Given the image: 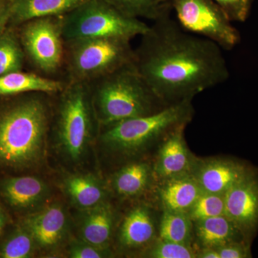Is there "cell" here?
<instances>
[{"instance_id":"cell-1","label":"cell","mask_w":258,"mask_h":258,"mask_svg":"<svg viewBox=\"0 0 258 258\" xmlns=\"http://www.w3.org/2000/svg\"><path fill=\"white\" fill-rule=\"evenodd\" d=\"M171 11L154 20L134 49V64L166 106L225 83L230 72L222 49L186 31Z\"/></svg>"},{"instance_id":"cell-2","label":"cell","mask_w":258,"mask_h":258,"mask_svg":"<svg viewBox=\"0 0 258 258\" xmlns=\"http://www.w3.org/2000/svg\"><path fill=\"white\" fill-rule=\"evenodd\" d=\"M0 103V171L23 174L45 165L54 95L32 92Z\"/></svg>"},{"instance_id":"cell-3","label":"cell","mask_w":258,"mask_h":258,"mask_svg":"<svg viewBox=\"0 0 258 258\" xmlns=\"http://www.w3.org/2000/svg\"><path fill=\"white\" fill-rule=\"evenodd\" d=\"M100 130L88 83L67 82L54 95L50 139L57 155L71 167L83 166Z\"/></svg>"},{"instance_id":"cell-4","label":"cell","mask_w":258,"mask_h":258,"mask_svg":"<svg viewBox=\"0 0 258 258\" xmlns=\"http://www.w3.org/2000/svg\"><path fill=\"white\" fill-rule=\"evenodd\" d=\"M88 84L101 127L152 114L167 106L153 91L134 63Z\"/></svg>"},{"instance_id":"cell-5","label":"cell","mask_w":258,"mask_h":258,"mask_svg":"<svg viewBox=\"0 0 258 258\" xmlns=\"http://www.w3.org/2000/svg\"><path fill=\"white\" fill-rule=\"evenodd\" d=\"M191 100L169 105L152 114L101 127L98 141L107 153L128 157L161 142L174 129L192 118Z\"/></svg>"},{"instance_id":"cell-6","label":"cell","mask_w":258,"mask_h":258,"mask_svg":"<svg viewBox=\"0 0 258 258\" xmlns=\"http://www.w3.org/2000/svg\"><path fill=\"white\" fill-rule=\"evenodd\" d=\"M131 40L92 38L64 42L63 80L88 83L134 63Z\"/></svg>"},{"instance_id":"cell-7","label":"cell","mask_w":258,"mask_h":258,"mask_svg":"<svg viewBox=\"0 0 258 258\" xmlns=\"http://www.w3.org/2000/svg\"><path fill=\"white\" fill-rule=\"evenodd\" d=\"M149 25L131 18L106 0H87L63 16L64 42L92 38L132 39L144 35Z\"/></svg>"},{"instance_id":"cell-8","label":"cell","mask_w":258,"mask_h":258,"mask_svg":"<svg viewBox=\"0 0 258 258\" xmlns=\"http://www.w3.org/2000/svg\"><path fill=\"white\" fill-rule=\"evenodd\" d=\"M17 28L26 59L37 74L60 79L64 60L63 16L33 19Z\"/></svg>"},{"instance_id":"cell-9","label":"cell","mask_w":258,"mask_h":258,"mask_svg":"<svg viewBox=\"0 0 258 258\" xmlns=\"http://www.w3.org/2000/svg\"><path fill=\"white\" fill-rule=\"evenodd\" d=\"M178 23L186 31L230 50L240 42V34L212 0H170Z\"/></svg>"},{"instance_id":"cell-10","label":"cell","mask_w":258,"mask_h":258,"mask_svg":"<svg viewBox=\"0 0 258 258\" xmlns=\"http://www.w3.org/2000/svg\"><path fill=\"white\" fill-rule=\"evenodd\" d=\"M21 222L31 232L39 252L54 253L69 243L72 222L62 202H49L37 211L23 217Z\"/></svg>"},{"instance_id":"cell-11","label":"cell","mask_w":258,"mask_h":258,"mask_svg":"<svg viewBox=\"0 0 258 258\" xmlns=\"http://www.w3.org/2000/svg\"><path fill=\"white\" fill-rule=\"evenodd\" d=\"M225 215L250 242L258 230V175L254 170L225 194Z\"/></svg>"},{"instance_id":"cell-12","label":"cell","mask_w":258,"mask_h":258,"mask_svg":"<svg viewBox=\"0 0 258 258\" xmlns=\"http://www.w3.org/2000/svg\"><path fill=\"white\" fill-rule=\"evenodd\" d=\"M51 195L50 185L40 176L25 174L0 180V197L10 209L23 217L47 205Z\"/></svg>"},{"instance_id":"cell-13","label":"cell","mask_w":258,"mask_h":258,"mask_svg":"<svg viewBox=\"0 0 258 258\" xmlns=\"http://www.w3.org/2000/svg\"><path fill=\"white\" fill-rule=\"evenodd\" d=\"M253 170L235 159L211 158L197 159L191 174L203 192L225 195Z\"/></svg>"},{"instance_id":"cell-14","label":"cell","mask_w":258,"mask_h":258,"mask_svg":"<svg viewBox=\"0 0 258 258\" xmlns=\"http://www.w3.org/2000/svg\"><path fill=\"white\" fill-rule=\"evenodd\" d=\"M186 125L174 129L160 142L156 160L152 164L157 181L191 174L198 158L191 154L185 142Z\"/></svg>"},{"instance_id":"cell-15","label":"cell","mask_w":258,"mask_h":258,"mask_svg":"<svg viewBox=\"0 0 258 258\" xmlns=\"http://www.w3.org/2000/svg\"><path fill=\"white\" fill-rule=\"evenodd\" d=\"M159 237V226L152 208L146 204L131 209L120 222L117 240L120 249L125 252L141 253Z\"/></svg>"},{"instance_id":"cell-16","label":"cell","mask_w":258,"mask_h":258,"mask_svg":"<svg viewBox=\"0 0 258 258\" xmlns=\"http://www.w3.org/2000/svg\"><path fill=\"white\" fill-rule=\"evenodd\" d=\"M60 188L70 203L79 211L109 202L108 186L92 173L75 171L67 174L61 181Z\"/></svg>"},{"instance_id":"cell-17","label":"cell","mask_w":258,"mask_h":258,"mask_svg":"<svg viewBox=\"0 0 258 258\" xmlns=\"http://www.w3.org/2000/svg\"><path fill=\"white\" fill-rule=\"evenodd\" d=\"M78 235L83 241L102 247H110L117 225V213L109 202L79 211Z\"/></svg>"},{"instance_id":"cell-18","label":"cell","mask_w":258,"mask_h":258,"mask_svg":"<svg viewBox=\"0 0 258 258\" xmlns=\"http://www.w3.org/2000/svg\"><path fill=\"white\" fill-rule=\"evenodd\" d=\"M154 181L153 164L147 161H134L115 171L107 186L118 198L132 200L147 192Z\"/></svg>"},{"instance_id":"cell-19","label":"cell","mask_w":258,"mask_h":258,"mask_svg":"<svg viewBox=\"0 0 258 258\" xmlns=\"http://www.w3.org/2000/svg\"><path fill=\"white\" fill-rule=\"evenodd\" d=\"M203 191L192 174L159 181L157 195L163 210L188 213Z\"/></svg>"},{"instance_id":"cell-20","label":"cell","mask_w":258,"mask_h":258,"mask_svg":"<svg viewBox=\"0 0 258 258\" xmlns=\"http://www.w3.org/2000/svg\"><path fill=\"white\" fill-rule=\"evenodd\" d=\"M87 0H10L8 26L17 28L33 19L64 16Z\"/></svg>"},{"instance_id":"cell-21","label":"cell","mask_w":258,"mask_h":258,"mask_svg":"<svg viewBox=\"0 0 258 258\" xmlns=\"http://www.w3.org/2000/svg\"><path fill=\"white\" fill-rule=\"evenodd\" d=\"M66 83L63 80L52 79L37 73L17 71L0 76V97L32 92L55 95L63 89Z\"/></svg>"},{"instance_id":"cell-22","label":"cell","mask_w":258,"mask_h":258,"mask_svg":"<svg viewBox=\"0 0 258 258\" xmlns=\"http://www.w3.org/2000/svg\"><path fill=\"white\" fill-rule=\"evenodd\" d=\"M194 237L200 248H217L230 242L246 240L225 215L194 222Z\"/></svg>"},{"instance_id":"cell-23","label":"cell","mask_w":258,"mask_h":258,"mask_svg":"<svg viewBox=\"0 0 258 258\" xmlns=\"http://www.w3.org/2000/svg\"><path fill=\"white\" fill-rule=\"evenodd\" d=\"M159 237L169 242L191 246L194 222L188 213L163 210L159 224Z\"/></svg>"},{"instance_id":"cell-24","label":"cell","mask_w":258,"mask_h":258,"mask_svg":"<svg viewBox=\"0 0 258 258\" xmlns=\"http://www.w3.org/2000/svg\"><path fill=\"white\" fill-rule=\"evenodd\" d=\"M16 30L8 26L0 34V76L23 71L26 56Z\"/></svg>"},{"instance_id":"cell-25","label":"cell","mask_w":258,"mask_h":258,"mask_svg":"<svg viewBox=\"0 0 258 258\" xmlns=\"http://www.w3.org/2000/svg\"><path fill=\"white\" fill-rule=\"evenodd\" d=\"M38 252L30 230L21 222L15 226L0 243L1 258H30Z\"/></svg>"},{"instance_id":"cell-26","label":"cell","mask_w":258,"mask_h":258,"mask_svg":"<svg viewBox=\"0 0 258 258\" xmlns=\"http://www.w3.org/2000/svg\"><path fill=\"white\" fill-rule=\"evenodd\" d=\"M117 10L131 18L157 20L171 11L170 0H106Z\"/></svg>"},{"instance_id":"cell-27","label":"cell","mask_w":258,"mask_h":258,"mask_svg":"<svg viewBox=\"0 0 258 258\" xmlns=\"http://www.w3.org/2000/svg\"><path fill=\"white\" fill-rule=\"evenodd\" d=\"M225 195L202 193L188 215L194 222L204 219L225 215Z\"/></svg>"},{"instance_id":"cell-28","label":"cell","mask_w":258,"mask_h":258,"mask_svg":"<svg viewBox=\"0 0 258 258\" xmlns=\"http://www.w3.org/2000/svg\"><path fill=\"white\" fill-rule=\"evenodd\" d=\"M196 252L191 246L169 242L158 237L141 255L149 258H195Z\"/></svg>"},{"instance_id":"cell-29","label":"cell","mask_w":258,"mask_h":258,"mask_svg":"<svg viewBox=\"0 0 258 258\" xmlns=\"http://www.w3.org/2000/svg\"><path fill=\"white\" fill-rule=\"evenodd\" d=\"M68 257L71 258H106L113 257L110 247H102L78 238L70 240L67 245Z\"/></svg>"},{"instance_id":"cell-30","label":"cell","mask_w":258,"mask_h":258,"mask_svg":"<svg viewBox=\"0 0 258 258\" xmlns=\"http://www.w3.org/2000/svg\"><path fill=\"white\" fill-rule=\"evenodd\" d=\"M231 22L244 23L248 18L254 0H212Z\"/></svg>"},{"instance_id":"cell-31","label":"cell","mask_w":258,"mask_h":258,"mask_svg":"<svg viewBox=\"0 0 258 258\" xmlns=\"http://www.w3.org/2000/svg\"><path fill=\"white\" fill-rule=\"evenodd\" d=\"M220 258L252 257L250 242L246 240L236 241L215 248Z\"/></svg>"},{"instance_id":"cell-32","label":"cell","mask_w":258,"mask_h":258,"mask_svg":"<svg viewBox=\"0 0 258 258\" xmlns=\"http://www.w3.org/2000/svg\"><path fill=\"white\" fill-rule=\"evenodd\" d=\"M10 0H0V34L9 25Z\"/></svg>"},{"instance_id":"cell-33","label":"cell","mask_w":258,"mask_h":258,"mask_svg":"<svg viewBox=\"0 0 258 258\" xmlns=\"http://www.w3.org/2000/svg\"><path fill=\"white\" fill-rule=\"evenodd\" d=\"M195 258H220V255L216 249L205 247L197 250Z\"/></svg>"},{"instance_id":"cell-34","label":"cell","mask_w":258,"mask_h":258,"mask_svg":"<svg viewBox=\"0 0 258 258\" xmlns=\"http://www.w3.org/2000/svg\"><path fill=\"white\" fill-rule=\"evenodd\" d=\"M7 217L5 215L4 209L3 208L2 205H0V236L3 233V230H4L5 225H6Z\"/></svg>"}]
</instances>
